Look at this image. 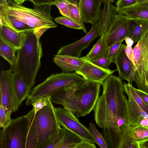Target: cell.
Returning <instances> with one entry per match:
<instances>
[{
    "mask_svg": "<svg viewBox=\"0 0 148 148\" xmlns=\"http://www.w3.org/2000/svg\"><path fill=\"white\" fill-rule=\"evenodd\" d=\"M116 10L118 13L128 20H148V1L122 8L116 7Z\"/></svg>",
    "mask_w": 148,
    "mask_h": 148,
    "instance_id": "19",
    "label": "cell"
},
{
    "mask_svg": "<svg viewBox=\"0 0 148 148\" xmlns=\"http://www.w3.org/2000/svg\"><path fill=\"white\" fill-rule=\"evenodd\" d=\"M34 5V9L29 8L9 0L6 5L0 4V12L14 16L27 24L34 29V33L40 39L47 29L58 25L51 15V5Z\"/></svg>",
    "mask_w": 148,
    "mask_h": 148,
    "instance_id": "4",
    "label": "cell"
},
{
    "mask_svg": "<svg viewBox=\"0 0 148 148\" xmlns=\"http://www.w3.org/2000/svg\"><path fill=\"white\" fill-rule=\"evenodd\" d=\"M109 48L106 45L102 37H101L88 53L81 58L90 60L97 59L107 54Z\"/></svg>",
    "mask_w": 148,
    "mask_h": 148,
    "instance_id": "24",
    "label": "cell"
},
{
    "mask_svg": "<svg viewBox=\"0 0 148 148\" xmlns=\"http://www.w3.org/2000/svg\"><path fill=\"white\" fill-rule=\"evenodd\" d=\"M0 88V103L12 113L17 111L20 106L15 88L13 73L11 69L1 71Z\"/></svg>",
    "mask_w": 148,
    "mask_h": 148,
    "instance_id": "10",
    "label": "cell"
},
{
    "mask_svg": "<svg viewBox=\"0 0 148 148\" xmlns=\"http://www.w3.org/2000/svg\"><path fill=\"white\" fill-rule=\"evenodd\" d=\"M132 21L128 20L118 13L107 33L102 36L108 48L125 39L131 26Z\"/></svg>",
    "mask_w": 148,
    "mask_h": 148,
    "instance_id": "11",
    "label": "cell"
},
{
    "mask_svg": "<svg viewBox=\"0 0 148 148\" xmlns=\"http://www.w3.org/2000/svg\"><path fill=\"white\" fill-rule=\"evenodd\" d=\"M99 36L96 27L92 24L90 31L85 36L75 42L63 46L59 50L57 54L79 58L82 50L88 48L91 42Z\"/></svg>",
    "mask_w": 148,
    "mask_h": 148,
    "instance_id": "12",
    "label": "cell"
},
{
    "mask_svg": "<svg viewBox=\"0 0 148 148\" xmlns=\"http://www.w3.org/2000/svg\"><path fill=\"white\" fill-rule=\"evenodd\" d=\"M136 125L142 126L148 128V119H141L138 122Z\"/></svg>",
    "mask_w": 148,
    "mask_h": 148,
    "instance_id": "42",
    "label": "cell"
},
{
    "mask_svg": "<svg viewBox=\"0 0 148 148\" xmlns=\"http://www.w3.org/2000/svg\"><path fill=\"white\" fill-rule=\"evenodd\" d=\"M27 36V33L18 32L9 27L0 25V39L17 50L21 48Z\"/></svg>",
    "mask_w": 148,
    "mask_h": 148,
    "instance_id": "17",
    "label": "cell"
},
{
    "mask_svg": "<svg viewBox=\"0 0 148 148\" xmlns=\"http://www.w3.org/2000/svg\"><path fill=\"white\" fill-rule=\"evenodd\" d=\"M103 3H104L106 2L112 3L115 0H101Z\"/></svg>",
    "mask_w": 148,
    "mask_h": 148,
    "instance_id": "46",
    "label": "cell"
},
{
    "mask_svg": "<svg viewBox=\"0 0 148 148\" xmlns=\"http://www.w3.org/2000/svg\"><path fill=\"white\" fill-rule=\"evenodd\" d=\"M124 50L125 53L128 58L132 62L133 49L132 46L127 45L126 46Z\"/></svg>",
    "mask_w": 148,
    "mask_h": 148,
    "instance_id": "41",
    "label": "cell"
},
{
    "mask_svg": "<svg viewBox=\"0 0 148 148\" xmlns=\"http://www.w3.org/2000/svg\"><path fill=\"white\" fill-rule=\"evenodd\" d=\"M83 139L71 131L61 127L58 138L46 148H75Z\"/></svg>",
    "mask_w": 148,
    "mask_h": 148,
    "instance_id": "18",
    "label": "cell"
},
{
    "mask_svg": "<svg viewBox=\"0 0 148 148\" xmlns=\"http://www.w3.org/2000/svg\"><path fill=\"white\" fill-rule=\"evenodd\" d=\"M0 24L9 27L18 32H34V30L27 24L14 16L0 12Z\"/></svg>",
    "mask_w": 148,
    "mask_h": 148,
    "instance_id": "21",
    "label": "cell"
},
{
    "mask_svg": "<svg viewBox=\"0 0 148 148\" xmlns=\"http://www.w3.org/2000/svg\"><path fill=\"white\" fill-rule=\"evenodd\" d=\"M16 49L0 41V55L9 63L10 66L14 64L16 61Z\"/></svg>",
    "mask_w": 148,
    "mask_h": 148,
    "instance_id": "26",
    "label": "cell"
},
{
    "mask_svg": "<svg viewBox=\"0 0 148 148\" xmlns=\"http://www.w3.org/2000/svg\"><path fill=\"white\" fill-rule=\"evenodd\" d=\"M102 85V94L99 96L93 110L95 122L102 129V134L107 140L115 130L121 116L127 121V99L122 80L119 77L111 75Z\"/></svg>",
    "mask_w": 148,
    "mask_h": 148,
    "instance_id": "1",
    "label": "cell"
},
{
    "mask_svg": "<svg viewBox=\"0 0 148 148\" xmlns=\"http://www.w3.org/2000/svg\"><path fill=\"white\" fill-rule=\"evenodd\" d=\"M54 108L50 100L47 106L35 114L32 109L26 114L29 127L26 148H46L58 138L61 127Z\"/></svg>",
    "mask_w": 148,
    "mask_h": 148,
    "instance_id": "2",
    "label": "cell"
},
{
    "mask_svg": "<svg viewBox=\"0 0 148 148\" xmlns=\"http://www.w3.org/2000/svg\"><path fill=\"white\" fill-rule=\"evenodd\" d=\"M32 2L34 5H54L59 0H28Z\"/></svg>",
    "mask_w": 148,
    "mask_h": 148,
    "instance_id": "38",
    "label": "cell"
},
{
    "mask_svg": "<svg viewBox=\"0 0 148 148\" xmlns=\"http://www.w3.org/2000/svg\"><path fill=\"white\" fill-rule=\"evenodd\" d=\"M128 84L131 94L134 100L143 110L148 114V106L145 103L137 93L135 88L132 86V84Z\"/></svg>",
    "mask_w": 148,
    "mask_h": 148,
    "instance_id": "35",
    "label": "cell"
},
{
    "mask_svg": "<svg viewBox=\"0 0 148 148\" xmlns=\"http://www.w3.org/2000/svg\"><path fill=\"white\" fill-rule=\"evenodd\" d=\"M54 109L61 127L75 133L83 139L95 143L94 138L89 129L82 124L73 113L61 107H54Z\"/></svg>",
    "mask_w": 148,
    "mask_h": 148,
    "instance_id": "9",
    "label": "cell"
},
{
    "mask_svg": "<svg viewBox=\"0 0 148 148\" xmlns=\"http://www.w3.org/2000/svg\"><path fill=\"white\" fill-rule=\"evenodd\" d=\"M138 0H118L116 3V7L122 8L127 7L137 3Z\"/></svg>",
    "mask_w": 148,
    "mask_h": 148,
    "instance_id": "37",
    "label": "cell"
},
{
    "mask_svg": "<svg viewBox=\"0 0 148 148\" xmlns=\"http://www.w3.org/2000/svg\"><path fill=\"white\" fill-rule=\"evenodd\" d=\"M138 148H148V136L136 141Z\"/></svg>",
    "mask_w": 148,
    "mask_h": 148,
    "instance_id": "40",
    "label": "cell"
},
{
    "mask_svg": "<svg viewBox=\"0 0 148 148\" xmlns=\"http://www.w3.org/2000/svg\"><path fill=\"white\" fill-rule=\"evenodd\" d=\"M126 45L122 44L121 49L114 59V63L119 73V77L127 80L128 84H132L134 81L132 63L126 56L125 48Z\"/></svg>",
    "mask_w": 148,
    "mask_h": 148,
    "instance_id": "15",
    "label": "cell"
},
{
    "mask_svg": "<svg viewBox=\"0 0 148 148\" xmlns=\"http://www.w3.org/2000/svg\"><path fill=\"white\" fill-rule=\"evenodd\" d=\"M12 112L0 103V127L5 128L11 123L12 119L10 116Z\"/></svg>",
    "mask_w": 148,
    "mask_h": 148,
    "instance_id": "30",
    "label": "cell"
},
{
    "mask_svg": "<svg viewBox=\"0 0 148 148\" xmlns=\"http://www.w3.org/2000/svg\"><path fill=\"white\" fill-rule=\"evenodd\" d=\"M50 95H47L41 97L33 102L32 105L33 106L34 114L47 106L49 103L50 99Z\"/></svg>",
    "mask_w": 148,
    "mask_h": 148,
    "instance_id": "33",
    "label": "cell"
},
{
    "mask_svg": "<svg viewBox=\"0 0 148 148\" xmlns=\"http://www.w3.org/2000/svg\"><path fill=\"white\" fill-rule=\"evenodd\" d=\"M26 38L22 47L16 51L14 64L10 66L12 72L19 73L31 89L41 66L42 56L41 43L34 32L27 33Z\"/></svg>",
    "mask_w": 148,
    "mask_h": 148,
    "instance_id": "3",
    "label": "cell"
},
{
    "mask_svg": "<svg viewBox=\"0 0 148 148\" xmlns=\"http://www.w3.org/2000/svg\"><path fill=\"white\" fill-rule=\"evenodd\" d=\"M54 5L59 10L60 13L62 15L69 18L70 2L69 0H59Z\"/></svg>",
    "mask_w": 148,
    "mask_h": 148,
    "instance_id": "32",
    "label": "cell"
},
{
    "mask_svg": "<svg viewBox=\"0 0 148 148\" xmlns=\"http://www.w3.org/2000/svg\"><path fill=\"white\" fill-rule=\"evenodd\" d=\"M26 0H13L14 1L18 4H22Z\"/></svg>",
    "mask_w": 148,
    "mask_h": 148,
    "instance_id": "45",
    "label": "cell"
},
{
    "mask_svg": "<svg viewBox=\"0 0 148 148\" xmlns=\"http://www.w3.org/2000/svg\"><path fill=\"white\" fill-rule=\"evenodd\" d=\"M13 78L16 93L20 106L27 98L31 89L19 73H13Z\"/></svg>",
    "mask_w": 148,
    "mask_h": 148,
    "instance_id": "23",
    "label": "cell"
},
{
    "mask_svg": "<svg viewBox=\"0 0 148 148\" xmlns=\"http://www.w3.org/2000/svg\"><path fill=\"white\" fill-rule=\"evenodd\" d=\"M83 59L84 62L80 70L76 72L86 80L98 82L102 85L105 79L117 70L104 69L95 65L90 60Z\"/></svg>",
    "mask_w": 148,
    "mask_h": 148,
    "instance_id": "13",
    "label": "cell"
},
{
    "mask_svg": "<svg viewBox=\"0 0 148 148\" xmlns=\"http://www.w3.org/2000/svg\"><path fill=\"white\" fill-rule=\"evenodd\" d=\"M54 20L59 24L66 27L76 29H82L81 27L70 18L65 16H59L54 19Z\"/></svg>",
    "mask_w": 148,
    "mask_h": 148,
    "instance_id": "31",
    "label": "cell"
},
{
    "mask_svg": "<svg viewBox=\"0 0 148 148\" xmlns=\"http://www.w3.org/2000/svg\"><path fill=\"white\" fill-rule=\"evenodd\" d=\"M101 85L98 82L86 80L77 87L74 92L65 98L61 105L77 118L85 116L94 110Z\"/></svg>",
    "mask_w": 148,
    "mask_h": 148,
    "instance_id": "5",
    "label": "cell"
},
{
    "mask_svg": "<svg viewBox=\"0 0 148 148\" xmlns=\"http://www.w3.org/2000/svg\"><path fill=\"white\" fill-rule=\"evenodd\" d=\"M125 40L123 39L114 44L109 48L107 55L111 59L114 60L116 55L119 51L122 44Z\"/></svg>",
    "mask_w": 148,
    "mask_h": 148,
    "instance_id": "36",
    "label": "cell"
},
{
    "mask_svg": "<svg viewBox=\"0 0 148 148\" xmlns=\"http://www.w3.org/2000/svg\"><path fill=\"white\" fill-rule=\"evenodd\" d=\"M89 129L94 138L95 143L100 148L108 147L107 143L102 134L97 128L95 123L90 122L89 124Z\"/></svg>",
    "mask_w": 148,
    "mask_h": 148,
    "instance_id": "28",
    "label": "cell"
},
{
    "mask_svg": "<svg viewBox=\"0 0 148 148\" xmlns=\"http://www.w3.org/2000/svg\"><path fill=\"white\" fill-rule=\"evenodd\" d=\"M101 0H79V6L84 22L91 24L98 18Z\"/></svg>",
    "mask_w": 148,
    "mask_h": 148,
    "instance_id": "16",
    "label": "cell"
},
{
    "mask_svg": "<svg viewBox=\"0 0 148 148\" xmlns=\"http://www.w3.org/2000/svg\"><path fill=\"white\" fill-rule=\"evenodd\" d=\"M124 40L127 45L132 46L134 43L132 39L128 37H126Z\"/></svg>",
    "mask_w": 148,
    "mask_h": 148,
    "instance_id": "43",
    "label": "cell"
},
{
    "mask_svg": "<svg viewBox=\"0 0 148 148\" xmlns=\"http://www.w3.org/2000/svg\"><path fill=\"white\" fill-rule=\"evenodd\" d=\"M53 60L62 72L65 73L79 71L84 62L83 59L81 58L57 54L55 55Z\"/></svg>",
    "mask_w": 148,
    "mask_h": 148,
    "instance_id": "20",
    "label": "cell"
},
{
    "mask_svg": "<svg viewBox=\"0 0 148 148\" xmlns=\"http://www.w3.org/2000/svg\"><path fill=\"white\" fill-rule=\"evenodd\" d=\"M129 135L134 139L139 140L148 136V128L140 125H128Z\"/></svg>",
    "mask_w": 148,
    "mask_h": 148,
    "instance_id": "27",
    "label": "cell"
},
{
    "mask_svg": "<svg viewBox=\"0 0 148 148\" xmlns=\"http://www.w3.org/2000/svg\"><path fill=\"white\" fill-rule=\"evenodd\" d=\"M136 141L129 135L126 129L122 135L119 148H138Z\"/></svg>",
    "mask_w": 148,
    "mask_h": 148,
    "instance_id": "29",
    "label": "cell"
},
{
    "mask_svg": "<svg viewBox=\"0 0 148 148\" xmlns=\"http://www.w3.org/2000/svg\"><path fill=\"white\" fill-rule=\"evenodd\" d=\"M8 0H0V4L3 5H6Z\"/></svg>",
    "mask_w": 148,
    "mask_h": 148,
    "instance_id": "44",
    "label": "cell"
},
{
    "mask_svg": "<svg viewBox=\"0 0 148 148\" xmlns=\"http://www.w3.org/2000/svg\"><path fill=\"white\" fill-rule=\"evenodd\" d=\"M148 1V0H138L137 3Z\"/></svg>",
    "mask_w": 148,
    "mask_h": 148,
    "instance_id": "47",
    "label": "cell"
},
{
    "mask_svg": "<svg viewBox=\"0 0 148 148\" xmlns=\"http://www.w3.org/2000/svg\"><path fill=\"white\" fill-rule=\"evenodd\" d=\"M69 18L78 24L81 27L83 31L87 34V31L81 17L79 6V2L77 0H69Z\"/></svg>",
    "mask_w": 148,
    "mask_h": 148,
    "instance_id": "25",
    "label": "cell"
},
{
    "mask_svg": "<svg viewBox=\"0 0 148 148\" xmlns=\"http://www.w3.org/2000/svg\"><path fill=\"white\" fill-rule=\"evenodd\" d=\"M85 81L82 76L75 72L52 74L31 90L26 98V104H31L39 98L50 95L58 90L75 86H78Z\"/></svg>",
    "mask_w": 148,
    "mask_h": 148,
    "instance_id": "6",
    "label": "cell"
},
{
    "mask_svg": "<svg viewBox=\"0 0 148 148\" xmlns=\"http://www.w3.org/2000/svg\"><path fill=\"white\" fill-rule=\"evenodd\" d=\"M90 61L98 66L106 69H109L111 63H114V60L109 57L107 54L97 59Z\"/></svg>",
    "mask_w": 148,
    "mask_h": 148,
    "instance_id": "34",
    "label": "cell"
},
{
    "mask_svg": "<svg viewBox=\"0 0 148 148\" xmlns=\"http://www.w3.org/2000/svg\"><path fill=\"white\" fill-rule=\"evenodd\" d=\"M29 121L27 115L12 119L0 131V148H26Z\"/></svg>",
    "mask_w": 148,
    "mask_h": 148,
    "instance_id": "8",
    "label": "cell"
},
{
    "mask_svg": "<svg viewBox=\"0 0 148 148\" xmlns=\"http://www.w3.org/2000/svg\"><path fill=\"white\" fill-rule=\"evenodd\" d=\"M135 90L145 103L148 106V93L139 89L135 88Z\"/></svg>",
    "mask_w": 148,
    "mask_h": 148,
    "instance_id": "39",
    "label": "cell"
},
{
    "mask_svg": "<svg viewBox=\"0 0 148 148\" xmlns=\"http://www.w3.org/2000/svg\"><path fill=\"white\" fill-rule=\"evenodd\" d=\"M133 49L134 81L139 89L148 93V31Z\"/></svg>",
    "mask_w": 148,
    "mask_h": 148,
    "instance_id": "7",
    "label": "cell"
},
{
    "mask_svg": "<svg viewBox=\"0 0 148 148\" xmlns=\"http://www.w3.org/2000/svg\"><path fill=\"white\" fill-rule=\"evenodd\" d=\"M132 22L126 36L132 39L134 43L138 42L148 31V20L135 19Z\"/></svg>",
    "mask_w": 148,
    "mask_h": 148,
    "instance_id": "22",
    "label": "cell"
},
{
    "mask_svg": "<svg viewBox=\"0 0 148 148\" xmlns=\"http://www.w3.org/2000/svg\"><path fill=\"white\" fill-rule=\"evenodd\" d=\"M117 14L116 7L111 3H104V8L101 10L97 19L91 23L96 27L99 36L102 37L107 33Z\"/></svg>",
    "mask_w": 148,
    "mask_h": 148,
    "instance_id": "14",
    "label": "cell"
}]
</instances>
